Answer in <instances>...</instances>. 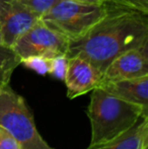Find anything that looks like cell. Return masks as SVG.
Returning <instances> with one entry per match:
<instances>
[{
  "mask_svg": "<svg viewBox=\"0 0 148 149\" xmlns=\"http://www.w3.org/2000/svg\"><path fill=\"white\" fill-rule=\"evenodd\" d=\"M108 9L107 15L85 35L70 41L66 54L68 58H83L101 73L119 55L148 44L147 13L109 6Z\"/></svg>",
  "mask_w": 148,
  "mask_h": 149,
  "instance_id": "obj_1",
  "label": "cell"
},
{
  "mask_svg": "<svg viewBox=\"0 0 148 149\" xmlns=\"http://www.w3.org/2000/svg\"><path fill=\"white\" fill-rule=\"evenodd\" d=\"M86 114L91 127L89 145H95L122 135L142 117H148V111L97 87L91 91Z\"/></svg>",
  "mask_w": 148,
  "mask_h": 149,
  "instance_id": "obj_2",
  "label": "cell"
},
{
  "mask_svg": "<svg viewBox=\"0 0 148 149\" xmlns=\"http://www.w3.org/2000/svg\"><path fill=\"white\" fill-rule=\"evenodd\" d=\"M108 10L106 3L59 0L42 14L40 20L72 41L85 35L107 15Z\"/></svg>",
  "mask_w": 148,
  "mask_h": 149,
  "instance_id": "obj_3",
  "label": "cell"
},
{
  "mask_svg": "<svg viewBox=\"0 0 148 149\" xmlns=\"http://www.w3.org/2000/svg\"><path fill=\"white\" fill-rule=\"evenodd\" d=\"M0 126L10 132L22 149H54L38 132L24 98L9 84L0 87Z\"/></svg>",
  "mask_w": 148,
  "mask_h": 149,
  "instance_id": "obj_4",
  "label": "cell"
},
{
  "mask_svg": "<svg viewBox=\"0 0 148 149\" xmlns=\"http://www.w3.org/2000/svg\"><path fill=\"white\" fill-rule=\"evenodd\" d=\"M70 40L62 33L52 30L40 20L22 33L12 45L13 51L22 59L30 56L53 58L67 54Z\"/></svg>",
  "mask_w": 148,
  "mask_h": 149,
  "instance_id": "obj_5",
  "label": "cell"
},
{
  "mask_svg": "<svg viewBox=\"0 0 148 149\" xmlns=\"http://www.w3.org/2000/svg\"><path fill=\"white\" fill-rule=\"evenodd\" d=\"M41 15L20 0H0L1 43L12 47L15 41L40 22Z\"/></svg>",
  "mask_w": 148,
  "mask_h": 149,
  "instance_id": "obj_6",
  "label": "cell"
},
{
  "mask_svg": "<svg viewBox=\"0 0 148 149\" xmlns=\"http://www.w3.org/2000/svg\"><path fill=\"white\" fill-rule=\"evenodd\" d=\"M148 76V44L119 55L103 73L101 84Z\"/></svg>",
  "mask_w": 148,
  "mask_h": 149,
  "instance_id": "obj_7",
  "label": "cell"
},
{
  "mask_svg": "<svg viewBox=\"0 0 148 149\" xmlns=\"http://www.w3.org/2000/svg\"><path fill=\"white\" fill-rule=\"evenodd\" d=\"M103 73L93 65L79 56L68 58L67 70L64 77L67 97H78L99 86Z\"/></svg>",
  "mask_w": 148,
  "mask_h": 149,
  "instance_id": "obj_8",
  "label": "cell"
},
{
  "mask_svg": "<svg viewBox=\"0 0 148 149\" xmlns=\"http://www.w3.org/2000/svg\"><path fill=\"white\" fill-rule=\"evenodd\" d=\"M99 87L116 97L139 104L148 111V76L104 82Z\"/></svg>",
  "mask_w": 148,
  "mask_h": 149,
  "instance_id": "obj_9",
  "label": "cell"
},
{
  "mask_svg": "<svg viewBox=\"0 0 148 149\" xmlns=\"http://www.w3.org/2000/svg\"><path fill=\"white\" fill-rule=\"evenodd\" d=\"M148 146V117H142L131 129L119 137L86 149H143Z\"/></svg>",
  "mask_w": 148,
  "mask_h": 149,
  "instance_id": "obj_10",
  "label": "cell"
},
{
  "mask_svg": "<svg viewBox=\"0 0 148 149\" xmlns=\"http://www.w3.org/2000/svg\"><path fill=\"white\" fill-rule=\"evenodd\" d=\"M20 62V58L11 47L0 44V87L9 84L12 73Z\"/></svg>",
  "mask_w": 148,
  "mask_h": 149,
  "instance_id": "obj_11",
  "label": "cell"
},
{
  "mask_svg": "<svg viewBox=\"0 0 148 149\" xmlns=\"http://www.w3.org/2000/svg\"><path fill=\"white\" fill-rule=\"evenodd\" d=\"M20 64L40 75H47L49 74L50 66H51V58L45 56H30L22 59Z\"/></svg>",
  "mask_w": 148,
  "mask_h": 149,
  "instance_id": "obj_12",
  "label": "cell"
},
{
  "mask_svg": "<svg viewBox=\"0 0 148 149\" xmlns=\"http://www.w3.org/2000/svg\"><path fill=\"white\" fill-rule=\"evenodd\" d=\"M105 3L109 7L138 10L148 14V0H106Z\"/></svg>",
  "mask_w": 148,
  "mask_h": 149,
  "instance_id": "obj_13",
  "label": "cell"
},
{
  "mask_svg": "<svg viewBox=\"0 0 148 149\" xmlns=\"http://www.w3.org/2000/svg\"><path fill=\"white\" fill-rule=\"evenodd\" d=\"M68 57L65 54L57 55L55 57L51 58V66H50L49 74L54 76L55 78L64 80V77L67 70Z\"/></svg>",
  "mask_w": 148,
  "mask_h": 149,
  "instance_id": "obj_14",
  "label": "cell"
},
{
  "mask_svg": "<svg viewBox=\"0 0 148 149\" xmlns=\"http://www.w3.org/2000/svg\"><path fill=\"white\" fill-rule=\"evenodd\" d=\"M20 1H22L26 6H28L33 11L42 15L45 12H47L59 0H20Z\"/></svg>",
  "mask_w": 148,
  "mask_h": 149,
  "instance_id": "obj_15",
  "label": "cell"
},
{
  "mask_svg": "<svg viewBox=\"0 0 148 149\" xmlns=\"http://www.w3.org/2000/svg\"><path fill=\"white\" fill-rule=\"evenodd\" d=\"M0 149H22L19 142L2 126H0Z\"/></svg>",
  "mask_w": 148,
  "mask_h": 149,
  "instance_id": "obj_16",
  "label": "cell"
},
{
  "mask_svg": "<svg viewBox=\"0 0 148 149\" xmlns=\"http://www.w3.org/2000/svg\"><path fill=\"white\" fill-rule=\"evenodd\" d=\"M77 1L92 2V3H105V1H106V0H77Z\"/></svg>",
  "mask_w": 148,
  "mask_h": 149,
  "instance_id": "obj_17",
  "label": "cell"
},
{
  "mask_svg": "<svg viewBox=\"0 0 148 149\" xmlns=\"http://www.w3.org/2000/svg\"><path fill=\"white\" fill-rule=\"evenodd\" d=\"M0 44H2L1 43V35H0Z\"/></svg>",
  "mask_w": 148,
  "mask_h": 149,
  "instance_id": "obj_18",
  "label": "cell"
},
{
  "mask_svg": "<svg viewBox=\"0 0 148 149\" xmlns=\"http://www.w3.org/2000/svg\"><path fill=\"white\" fill-rule=\"evenodd\" d=\"M143 149H148V146H145V147L143 148Z\"/></svg>",
  "mask_w": 148,
  "mask_h": 149,
  "instance_id": "obj_19",
  "label": "cell"
}]
</instances>
